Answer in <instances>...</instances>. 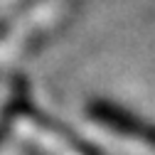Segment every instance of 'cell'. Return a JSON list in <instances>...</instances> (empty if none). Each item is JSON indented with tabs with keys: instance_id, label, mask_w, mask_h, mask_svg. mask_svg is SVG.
I'll list each match as a JSON object with an SVG mask.
<instances>
[{
	"instance_id": "cell-1",
	"label": "cell",
	"mask_w": 155,
	"mask_h": 155,
	"mask_svg": "<svg viewBox=\"0 0 155 155\" xmlns=\"http://www.w3.org/2000/svg\"><path fill=\"white\" fill-rule=\"evenodd\" d=\"M91 116L99 118L101 123H106L108 128L118 130L123 135H130V138H140L150 145H155V126L140 121L138 116H133L130 111H123L113 104H106V101H99L91 106Z\"/></svg>"
}]
</instances>
